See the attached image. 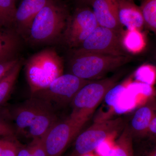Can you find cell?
I'll return each instance as SVG.
<instances>
[{"mask_svg":"<svg viewBox=\"0 0 156 156\" xmlns=\"http://www.w3.org/2000/svg\"><path fill=\"white\" fill-rule=\"evenodd\" d=\"M16 135L14 125L0 113V137L15 136Z\"/></svg>","mask_w":156,"mask_h":156,"instance_id":"25","label":"cell"},{"mask_svg":"<svg viewBox=\"0 0 156 156\" xmlns=\"http://www.w3.org/2000/svg\"><path fill=\"white\" fill-rule=\"evenodd\" d=\"M27 147L33 156H48L42 138H34Z\"/></svg>","mask_w":156,"mask_h":156,"instance_id":"24","label":"cell"},{"mask_svg":"<svg viewBox=\"0 0 156 156\" xmlns=\"http://www.w3.org/2000/svg\"><path fill=\"white\" fill-rule=\"evenodd\" d=\"M49 104L34 96L14 108L9 115L14 122L16 134L27 136Z\"/></svg>","mask_w":156,"mask_h":156,"instance_id":"10","label":"cell"},{"mask_svg":"<svg viewBox=\"0 0 156 156\" xmlns=\"http://www.w3.org/2000/svg\"><path fill=\"white\" fill-rule=\"evenodd\" d=\"M145 136L156 138V113L150 123Z\"/></svg>","mask_w":156,"mask_h":156,"instance_id":"27","label":"cell"},{"mask_svg":"<svg viewBox=\"0 0 156 156\" xmlns=\"http://www.w3.org/2000/svg\"><path fill=\"white\" fill-rule=\"evenodd\" d=\"M108 156H134L133 137L127 123Z\"/></svg>","mask_w":156,"mask_h":156,"instance_id":"17","label":"cell"},{"mask_svg":"<svg viewBox=\"0 0 156 156\" xmlns=\"http://www.w3.org/2000/svg\"><path fill=\"white\" fill-rule=\"evenodd\" d=\"M69 64L70 73L88 80H96L131 61V56H112L72 53Z\"/></svg>","mask_w":156,"mask_h":156,"instance_id":"3","label":"cell"},{"mask_svg":"<svg viewBox=\"0 0 156 156\" xmlns=\"http://www.w3.org/2000/svg\"><path fill=\"white\" fill-rule=\"evenodd\" d=\"M136 77L141 83L152 86L156 80V68L151 65H144L136 71Z\"/></svg>","mask_w":156,"mask_h":156,"instance_id":"23","label":"cell"},{"mask_svg":"<svg viewBox=\"0 0 156 156\" xmlns=\"http://www.w3.org/2000/svg\"><path fill=\"white\" fill-rule=\"evenodd\" d=\"M49 0H23L17 9L14 29L19 36L27 39L34 19Z\"/></svg>","mask_w":156,"mask_h":156,"instance_id":"11","label":"cell"},{"mask_svg":"<svg viewBox=\"0 0 156 156\" xmlns=\"http://www.w3.org/2000/svg\"><path fill=\"white\" fill-rule=\"evenodd\" d=\"M123 46L129 53H138L145 48V37L139 30L123 31L122 34Z\"/></svg>","mask_w":156,"mask_h":156,"instance_id":"18","label":"cell"},{"mask_svg":"<svg viewBox=\"0 0 156 156\" xmlns=\"http://www.w3.org/2000/svg\"><path fill=\"white\" fill-rule=\"evenodd\" d=\"M121 76L92 81L84 86L76 94L71 102V118L85 125L97 106L108 93L119 83Z\"/></svg>","mask_w":156,"mask_h":156,"instance_id":"4","label":"cell"},{"mask_svg":"<svg viewBox=\"0 0 156 156\" xmlns=\"http://www.w3.org/2000/svg\"><path fill=\"white\" fill-rule=\"evenodd\" d=\"M70 16L65 6L49 0L34 19L26 40L34 46L59 43Z\"/></svg>","mask_w":156,"mask_h":156,"instance_id":"1","label":"cell"},{"mask_svg":"<svg viewBox=\"0 0 156 156\" xmlns=\"http://www.w3.org/2000/svg\"><path fill=\"white\" fill-rule=\"evenodd\" d=\"M156 113V99L154 98H149L133 112L127 122L133 140L145 136L150 123Z\"/></svg>","mask_w":156,"mask_h":156,"instance_id":"12","label":"cell"},{"mask_svg":"<svg viewBox=\"0 0 156 156\" xmlns=\"http://www.w3.org/2000/svg\"><path fill=\"white\" fill-rule=\"evenodd\" d=\"M98 26L92 9H77L70 16L59 43L70 50L79 48Z\"/></svg>","mask_w":156,"mask_h":156,"instance_id":"8","label":"cell"},{"mask_svg":"<svg viewBox=\"0 0 156 156\" xmlns=\"http://www.w3.org/2000/svg\"><path fill=\"white\" fill-rule=\"evenodd\" d=\"M92 153H90L86 154L82 156H93L92 155Z\"/></svg>","mask_w":156,"mask_h":156,"instance_id":"29","label":"cell"},{"mask_svg":"<svg viewBox=\"0 0 156 156\" xmlns=\"http://www.w3.org/2000/svg\"><path fill=\"white\" fill-rule=\"evenodd\" d=\"M140 8L145 25L156 34V0H143Z\"/></svg>","mask_w":156,"mask_h":156,"instance_id":"21","label":"cell"},{"mask_svg":"<svg viewBox=\"0 0 156 156\" xmlns=\"http://www.w3.org/2000/svg\"><path fill=\"white\" fill-rule=\"evenodd\" d=\"M26 77L31 95L48 87L63 74V58L53 48L35 53L25 63Z\"/></svg>","mask_w":156,"mask_h":156,"instance_id":"2","label":"cell"},{"mask_svg":"<svg viewBox=\"0 0 156 156\" xmlns=\"http://www.w3.org/2000/svg\"><path fill=\"white\" fill-rule=\"evenodd\" d=\"M134 156H156V138L144 136L133 140Z\"/></svg>","mask_w":156,"mask_h":156,"instance_id":"20","label":"cell"},{"mask_svg":"<svg viewBox=\"0 0 156 156\" xmlns=\"http://www.w3.org/2000/svg\"><path fill=\"white\" fill-rule=\"evenodd\" d=\"M117 15L122 26L128 30L141 29L145 25L140 7L133 0H116Z\"/></svg>","mask_w":156,"mask_h":156,"instance_id":"14","label":"cell"},{"mask_svg":"<svg viewBox=\"0 0 156 156\" xmlns=\"http://www.w3.org/2000/svg\"><path fill=\"white\" fill-rule=\"evenodd\" d=\"M21 146L15 136L0 137V156H17Z\"/></svg>","mask_w":156,"mask_h":156,"instance_id":"22","label":"cell"},{"mask_svg":"<svg viewBox=\"0 0 156 156\" xmlns=\"http://www.w3.org/2000/svg\"><path fill=\"white\" fill-rule=\"evenodd\" d=\"M17 9L15 0H0V27L14 29Z\"/></svg>","mask_w":156,"mask_h":156,"instance_id":"19","label":"cell"},{"mask_svg":"<svg viewBox=\"0 0 156 156\" xmlns=\"http://www.w3.org/2000/svg\"><path fill=\"white\" fill-rule=\"evenodd\" d=\"M20 58L17 57L7 61L0 62V79L15 66Z\"/></svg>","mask_w":156,"mask_h":156,"instance_id":"26","label":"cell"},{"mask_svg":"<svg viewBox=\"0 0 156 156\" xmlns=\"http://www.w3.org/2000/svg\"><path fill=\"white\" fill-rule=\"evenodd\" d=\"M98 25L79 48L72 53H89L112 56H128L124 48L122 34Z\"/></svg>","mask_w":156,"mask_h":156,"instance_id":"7","label":"cell"},{"mask_svg":"<svg viewBox=\"0 0 156 156\" xmlns=\"http://www.w3.org/2000/svg\"><path fill=\"white\" fill-rule=\"evenodd\" d=\"M128 119L119 117L95 122L76 137L74 149L69 156H82L92 153L104 141L120 134Z\"/></svg>","mask_w":156,"mask_h":156,"instance_id":"5","label":"cell"},{"mask_svg":"<svg viewBox=\"0 0 156 156\" xmlns=\"http://www.w3.org/2000/svg\"><path fill=\"white\" fill-rule=\"evenodd\" d=\"M20 37L13 29L0 27V62L17 58Z\"/></svg>","mask_w":156,"mask_h":156,"instance_id":"15","label":"cell"},{"mask_svg":"<svg viewBox=\"0 0 156 156\" xmlns=\"http://www.w3.org/2000/svg\"><path fill=\"white\" fill-rule=\"evenodd\" d=\"M17 156H33L27 147L21 146L18 151Z\"/></svg>","mask_w":156,"mask_h":156,"instance_id":"28","label":"cell"},{"mask_svg":"<svg viewBox=\"0 0 156 156\" xmlns=\"http://www.w3.org/2000/svg\"><path fill=\"white\" fill-rule=\"evenodd\" d=\"M94 81V80H93ZM73 74H62L47 87L31 95L50 104L53 108L70 104L75 96L84 86L92 82Z\"/></svg>","mask_w":156,"mask_h":156,"instance_id":"6","label":"cell"},{"mask_svg":"<svg viewBox=\"0 0 156 156\" xmlns=\"http://www.w3.org/2000/svg\"><path fill=\"white\" fill-rule=\"evenodd\" d=\"M23 63V59L20 58L15 66L0 79V106L5 103L10 97Z\"/></svg>","mask_w":156,"mask_h":156,"instance_id":"16","label":"cell"},{"mask_svg":"<svg viewBox=\"0 0 156 156\" xmlns=\"http://www.w3.org/2000/svg\"><path fill=\"white\" fill-rule=\"evenodd\" d=\"M91 5L98 25L123 32L117 15L116 0H92Z\"/></svg>","mask_w":156,"mask_h":156,"instance_id":"13","label":"cell"},{"mask_svg":"<svg viewBox=\"0 0 156 156\" xmlns=\"http://www.w3.org/2000/svg\"><path fill=\"white\" fill-rule=\"evenodd\" d=\"M84 1H87L88 2L90 3V4H91V3H92V0H84Z\"/></svg>","mask_w":156,"mask_h":156,"instance_id":"30","label":"cell"},{"mask_svg":"<svg viewBox=\"0 0 156 156\" xmlns=\"http://www.w3.org/2000/svg\"><path fill=\"white\" fill-rule=\"evenodd\" d=\"M83 126L69 116L57 121L42 138L48 156H61Z\"/></svg>","mask_w":156,"mask_h":156,"instance_id":"9","label":"cell"},{"mask_svg":"<svg viewBox=\"0 0 156 156\" xmlns=\"http://www.w3.org/2000/svg\"><path fill=\"white\" fill-rule=\"evenodd\" d=\"M154 58H155V59L156 62V50H155V52Z\"/></svg>","mask_w":156,"mask_h":156,"instance_id":"31","label":"cell"}]
</instances>
